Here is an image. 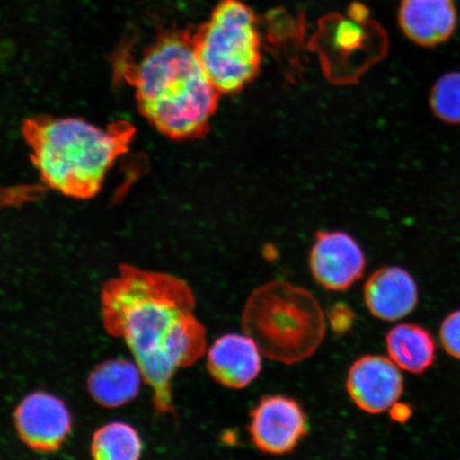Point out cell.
<instances>
[{
    "label": "cell",
    "mask_w": 460,
    "mask_h": 460,
    "mask_svg": "<svg viewBox=\"0 0 460 460\" xmlns=\"http://www.w3.org/2000/svg\"><path fill=\"white\" fill-rule=\"evenodd\" d=\"M101 307L106 332L128 345L151 388L155 412L176 417L172 378L207 350L191 288L175 275L122 264L102 286Z\"/></svg>",
    "instance_id": "1"
},
{
    "label": "cell",
    "mask_w": 460,
    "mask_h": 460,
    "mask_svg": "<svg viewBox=\"0 0 460 460\" xmlns=\"http://www.w3.org/2000/svg\"><path fill=\"white\" fill-rule=\"evenodd\" d=\"M134 78L140 111L164 135L188 140L209 129L220 93L201 66L192 37L164 34L143 56Z\"/></svg>",
    "instance_id": "2"
},
{
    "label": "cell",
    "mask_w": 460,
    "mask_h": 460,
    "mask_svg": "<svg viewBox=\"0 0 460 460\" xmlns=\"http://www.w3.org/2000/svg\"><path fill=\"white\" fill-rule=\"evenodd\" d=\"M25 136L46 185L84 199L100 191L130 137L128 128L103 129L77 118L29 120Z\"/></svg>",
    "instance_id": "3"
},
{
    "label": "cell",
    "mask_w": 460,
    "mask_h": 460,
    "mask_svg": "<svg viewBox=\"0 0 460 460\" xmlns=\"http://www.w3.org/2000/svg\"><path fill=\"white\" fill-rule=\"evenodd\" d=\"M243 329L267 358L295 365L318 350L326 320L312 292L286 280H272L247 298Z\"/></svg>",
    "instance_id": "4"
},
{
    "label": "cell",
    "mask_w": 460,
    "mask_h": 460,
    "mask_svg": "<svg viewBox=\"0 0 460 460\" xmlns=\"http://www.w3.org/2000/svg\"><path fill=\"white\" fill-rule=\"evenodd\" d=\"M193 40L201 66L220 94L239 93L261 71L255 15L239 0H222Z\"/></svg>",
    "instance_id": "5"
},
{
    "label": "cell",
    "mask_w": 460,
    "mask_h": 460,
    "mask_svg": "<svg viewBox=\"0 0 460 460\" xmlns=\"http://www.w3.org/2000/svg\"><path fill=\"white\" fill-rule=\"evenodd\" d=\"M308 430V418L300 402L285 395L263 396L251 411V439L263 453H290Z\"/></svg>",
    "instance_id": "6"
},
{
    "label": "cell",
    "mask_w": 460,
    "mask_h": 460,
    "mask_svg": "<svg viewBox=\"0 0 460 460\" xmlns=\"http://www.w3.org/2000/svg\"><path fill=\"white\" fill-rule=\"evenodd\" d=\"M14 424L22 444L36 452L59 450L71 434L73 418L70 410L58 396L36 391L17 405Z\"/></svg>",
    "instance_id": "7"
},
{
    "label": "cell",
    "mask_w": 460,
    "mask_h": 460,
    "mask_svg": "<svg viewBox=\"0 0 460 460\" xmlns=\"http://www.w3.org/2000/svg\"><path fill=\"white\" fill-rule=\"evenodd\" d=\"M310 270L316 283L331 291H344L365 273L366 258L352 235L320 232L310 252Z\"/></svg>",
    "instance_id": "8"
},
{
    "label": "cell",
    "mask_w": 460,
    "mask_h": 460,
    "mask_svg": "<svg viewBox=\"0 0 460 460\" xmlns=\"http://www.w3.org/2000/svg\"><path fill=\"white\" fill-rule=\"evenodd\" d=\"M404 379L400 367L384 356L367 355L349 367L347 389L361 411L377 415L391 410L400 400Z\"/></svg>",
    "instance_id": "9"
},
{
    "label": "cell",
    "mask_w": 460,
    "mask_h": 460,
    "mask_svg": "<svg viewBox=\"0 0 460 460\" xmlns=\"http://www.w3.org/2000/svg\"><path fill=\"white\" fill-rule=\"evenodd\" d=\"M261 355L255 341L245 333H226L208 349L207 370L222 386L243 389L261 373Z\"/></svg>",
    "instance_id": "10"
},
{
    "label": "cell",
    "mask_w": 460,
    "mask_h": 460,
    "mask_svg": "<svg viewBox=\"0 0 460 460\" xmlns=\"http://www.w3.org/2000/svg\"><path fill=\"white\" fill-rule=\"evenodd\" d=\"M369 312L383 321H398L417 306L418 288L412 276L399 267H385L374 272L364 289Z\"/></svg>",
    "instance_id": "11"
},
{
    "label": "cell",
    "mask_w": 460,
    "mask_h": 460,
    "mask_svg": "<svg viewBox=\"0 0 460 460\" xmlns=\"http://www.w3.org/2000/svg\"><path fill=\"white\" fill-rule=\"evenodd\" d=\"M399 22L405 36L425 48L450 40L457 26L453 0H402Z\"/></svg>",
    "instance_id": "12"
},
{
    "label": "cell",
    "mask_w": 460,
    "mask_h": 460,
    "mask_svg": "<svg viewBox=\"0 0 460 460\" xmlns=\"http://www.w3.org/2000/svg\"><path fill=\"white\" fill-rule=\"evenodd\" d=\"M144 383L134 359H108L90 373L86 387L92 398L102 407L119 408L134 401Z\"/></svg>",
    "instance_id": "13"
},
{
    "label": "cell",
    "mask_w": 460,
    "mask_h": 460,
    "mask_svg": "<svg viewBox=\"0 0 460 460\" xmlns=\"http://www.w3.org/2000/svg\"><path fill=\"white\" fill-rule=\"evenodd\" d=\"M389 358L401 370L422 373L433 365L436 347L433 337L423 327L401 324L390 330L386 337Z\"/></svg>",
    "instance_id": "14"
},
{
    "label": "cell",
    "mask_w": 460,
    "mask_h": 460,
    "mask_svg": "<svg viewBox=\"0 0 460 460\" xmlns=\"http://www.w3.org/2000/svg\"><path fill=\"white\" fill-rule=\"evenodd\" d=\"M143 452L137 430L125 422H111L100 428L92 437L91 456L97 460H136Z\"/></svg>",
    "instance_id": "15"
},
{
    "label": "cell",
    "mask_w": 460,
    "mask_h": 460,
    "mask_svg": "<svg viewBox=\"0 0 460 460\" xmlns=\"http://www.w3.org/2000/svg\"><path fill=\"white\" fill-rule=\"evenodd\" d=\"M429 102L436 117L448 124H460V72H451L437 80Z\"/></svg>",
    "instance_id": "16"
},
{
    "label": "cell",
    "mask_w": 460,
    "mask_h": 460,
    "mask_svg": "<svg viewBox=\"0 0 460 460\" xmlns=\"http://www.w3.org/2000/svg\"><path fill=\"white\" fill-rule=\"evenodd\" d=\"M440 339L447 352L460 359V310L447 316L441 325Z\"/></svg>",
    "instance_id": "17"
}]
</instances>
